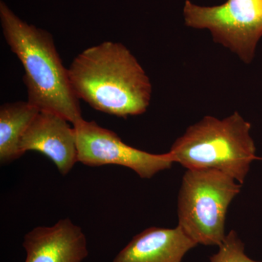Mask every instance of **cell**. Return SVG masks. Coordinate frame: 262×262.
Returning a JSON list of instances; mask_svg holds the SVG:
<instances>
[{"instance_id": "cell-1", "label": "cell", "mask_w": 262, "mask_h": 262, "mask_svg": "<svg viewBox=\"0 0 262 262\" xmlns=\"http://www.w3.org/2000/svg\"><path fill=\"white\" fill-rule=\"evenodd\" d=\"M68 70L76 96L94 110L126 118L145 113L149 106V77L121 43L106 41L87 48Z\"/></svg>"}, {"instance_id": "cell-9", "label": "cell", "mask_w": 262, "mask_h": 262, "mask_svg": "<svg viewBox=\"0 0 262 262\" xmlns=\"http://www.w3.org/2000/svg\"><path fill=\"white\" fill-rule=\"evenodd\" d=\"M196 246L179 226L149 227L134 236L113 262H182Z\"/></svg>"}, {"instance_id": "cell-10", "label": "cell", "mask_w": 262, "mask_h": 262, "mask_svg": "<svg viewBox=\"0 0 262 262\" xmlns=\"http://www.w3.org/2000/svg\"><path fill=\"white\" fill-rule=\"evenodd\" d=\"M40 112L27 101L7 103L0 107V163L5 165L23 155L20 142L26 131Z\"/></svg>"}, {"instance_id": "cell-2", "label": "cell", "mask_w": 262, "mask_h": 262, "mask_svg": "<svg viewBox=\"0 0 262 262\" xmlns=\"http://www.w3.org/2000/svg\"><path fill=\"white\" fill-rule=\"evenodd\" d=\"M0 19L5 40L25 71L29 102L40 111L64 117L73 125L82 121L80 99L51 34L19 18L3 1Z\"/></svg>"}, {"instance_id": "cell-6", "label": "cell", "mask_w": 262, "mask_h": 262, "mask_svg": "<svg viewBox=\"0 0 262 262\" xmlns=\"http://www.w3.org/2000/svg\"><path fill=\"white\" fill-rule=\"evenodd\" d=\"M75 129L78 162L91 167L117 165L134 170L141 179H151L171 168L170 153L155 155L125 144L113 131L83 120Z\"/></svg>"}, {"instance_id": "cell-4", "label": "cell", "mask_w": 262, "mask_h": 262, "mask_svg": "<svg viewBox=\"0 0 262 262\" xmlns=\"http://www.w3.org/2000/svg\"><path fill=\"white\" fill-rule=\"evenodd\" d=\"M241 187L220 170L187 169L179 192L178 226L198 245L220 246L227 210Z\"/></svg>"}, {"instance_id": "cell-8", "label": "cell", "mask_w": 262, "mask_h": 262, "mask_svg": "<svg viewBox=\"0 0 262 262\" xmlns=\"http://www.w3.org/2000/svg\"><path fill=\"white\" fill-rule=\"evenodd\" d=\"M25 262H82L89 255L87 239L70 220L51 227H37L24 236Z\"/></svg>"}, {"instance_id": "cell-11", "label": "cell", "mask_w": 262, "mask_h": 262, "mask_svg": "<svg viewBox=\"0 0 262 262\" xmlns=\"http://www.w3.org/2000/svg\"><path fill=\"white\" fill-rule=\"evenodd\" d=\"M218 252L210 257V262H262L248 257L245 246L237 232L230 231L220 245Z\"/></svg>"}, {"instance_id": "cell-3", "label": "cell", "mask_w": 262, "mask_h": 262, "mask_svg": "<svg viewBox=\"0 0 262 262\" xmlns=\"http://www.w3.org/2000/svg\"><path fill=\"white\" fill-rule=\"evenodd\" d=\"M251 129L237 112L222 120L206 116L188 127L168 152L187 170L215 169L243 184L256 159Z\"/></svg>"}, {"instance_id": "cell-5", "label": "cell", "mask_w": 262, "mask_h": 262, "mask_svg": "<svg viewBox=\"0 0 262 262\" xmlns=\"http://www.w3.org/2000/svg\"><path fill=\"white\" fill-rule=\"evenodd\" d=\"M184 21L189 27L208 29L215 42L251 63L262 37V0H227L224 4L202 7L187 0Z\"/></svg>"}, {"instance_id": "cell-7", "label": "cell", "mask_w": 262, "mask_h": 262, "mask_svg": "<svg viewBox=\"0 0 262 262\" xmlns=\"http://www.w3.org/2000/svg\"><path fill=\"white\" fill-rule=\"evenodd\" d=\"M70 123L57 114L39 112L22 138V152L42 153L61 175H67L78 162L75 129Z\"/></svg>"}]
</instances>
